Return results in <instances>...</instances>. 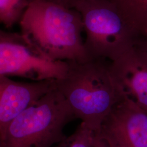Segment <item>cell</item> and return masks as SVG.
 <instances>
[{
    "label": "cell",
    "mask_w": 147,
    "mask_h": 147,
    "mask_svg": "<svg viewBox=\"0 0 147 147\" xmlns=\"http://www.w3.org/2000/svg\"><path fill=\"white\" fill-rule=\"evenodd\" d=\"M68 63L65 75L56 81V87L76 119L95 133L105 117L125 96L111 74L110 61L89 59Z\"/></svg>",
    "instance_id": "6da1fadb"
},
{
    "label": "cell",
    "mask_w": 147,
    "mask_h": 147,
    "mask_svg": "<svg viewBox=\"0 0 147 147\" xmlns=\"http://www.w3.org/2000/svg\"><path fill=\"white\" fill-rule=\"evenodd\" d=\"M19 24L21 34L44 57L53 61L89 59L82 37V18L76 9L31 2Z\"/></svg>",
    "instance_id": "7a4b0ae2"
},
{
    "label": "cell",
    "mask_w": 147,
    "mask_h": 147,
    "mask_svg": "<svg viewBox=\"0 0 147 147\" xmlns=\"http://www.w3.org/2000/svg\"><path fill=\"white\" fill-rule=\"evenodd\" d=\"M76 119L56 86L11 121L2 147H53L66 136L64 129Z\"/></svg>",
    "instance_id": "3957f363"
},
{
    "label": "cell",
    "mask_w": 147,
    "mask_h": 147,
    "mask_svg": "<svg viewBox=\"0 0 147 147\" xmlns=\"http://www.w3.org/2000/svg\"><path fill=\"white\" fill-rule=\"evenodd\" d=\"M75 9L82 18L89 59L113 61L140 38L109 0H82Z\"/></svg>",
    "instance_id": "277c9868"
},
{
    "label": "cell",
    "mask_w": 147,
    "mask_h": 147,
    "mask_svg": "<svg viewBox=\"0 0 147 147\" xmlns=\"http://www.w3.org/2000/svg\"><path fill=\"white\" fill-rule=\"evenodd\" d=\"M68 67L67 61H53L40 55L21 33L0 31V78L58 80L65 75Z\"/></svg>",
    "instance_id": "5b68a950"
},
{
    "label": "cell",
    "mask_w": 147,
    "mask_h": 147,
    "mask_svg": "<svg viewBox=\"0 0 147 147\" xmlns=\"http://www.w3.org/2000/svg\"><path fill=\"white\" fill-rule=\"evenodd\" d=\"M95 134L109 147H147V112L125 97L105 117Z\"/></svg>",
    "instance_id": "8992f818"
},
{
    "label": "cell",
    "mask_w": 147,
    "mask_h": 147,
    "mask_svg": "<svg viewBox=\"0 0 147 147\" xmlns=\"http://www.w3.org/2000/svg\"><path fill=\"white\" fill-rule=\"evenodd\" d=\"M110 70L125 97L147 112V50L138 40L111 61Z\"/></svg>",
    "instance_id": "52a82bcc"
},
{
    "label": "cell",
    "mask_w": 147,
    "mask_h": 147,
    "mask_svg": "<svg viewBox=\"0 0 147 147\" xmlns=\"http://www.w3.org/2000/svg\"><path fill=\"white\" fill-rule=\"evenodd\" d=\"M56 81L19 82L0 78V139L11 121L53 89Z\"/></svg>",
    "instance_id": "ba28073f"
},
{
    "label": "cell",
    "mask_w": 147,
    "mask_h": 147,
    "mask_svg": "<svg viewBox=\"0 0 147 147\" xmlns=\"http://www.w3.org/2000/svg\"><path fill=\"white\" fill-rule=\"evenodd\" d=\"M28 3L21 0H0V22L8 28L19 22Z\"/></svg>",
    "instance_id": "9c48e42d"
},
{
    "label": "cell",
    "mask_w": 147,
    "mask_h": 147,
    "mask_svg": "<svg viewBox=\"0 0 147 147\" xmlns=\"http://www.w3.org/2000/svg\"><path fill=\"white\" fill-rule=\"evenodd\" d=\"M95 132L81 123L73 134L53 147H93Z\"/></svg>",
    "instance_id": "30bf717a"
},
{
    "label": "cell",
    "mask_w": 147,
    "mask_h": 147,
    "mask_svg": "<svg viewBox=\"0 0 147 147\" xmlns=\"http://www.w3.org/2000/svg\"><path fill=\"white\" fill-rule=\"evenodd\" d=\"M82 0H29L30 3L34 1H41L50 2L61 5L70 9H75L76 5Z\"/></svg>",
    "instance_id": "8fae6325"
},
{
    "label": "cell",
    "mask_w": 147,
    "mask_h": 147,
    "mask_svg": "<svg viewBox=\"0 0 147 147\" xmlns=\"http://www.w3.org/2000/svg\"><path fill=\"white\" fill-rule=\"evenodd\" d=\"M93 147H109L102 139L98 136L95 133L94 139Z\"/></svg>",
    "instance_id": "7c38bea8"
},
{
    "label": "cell",
    "mask_w": 147,
    "mask_h": 147,
    "mask_svg": "<svg viewBox=\"0 0 147 147\" xmlns=\"http://www.w3.org/2000/svg\"><path fill=\"white\" fill-rule=\"evenodd\" d=\"M138 41L147 50V36L141 38L139 39Z\"/></svg>",
    "instance_id": "4fadbf2b"
},
{
    "label": "cell",
    "mask_w": 147,
    "mask_h": 147,
    "mask_svg": "<svg viewBox=\"0 0 147 147\" xmlns=\"http://www.w3.org/2000/svg\"><path fill=\"white\" fill-rule=\"evenodd\" d=\"M0 147H2V141L0 140Z\"/></svg>",
    "instance_id": "5bb4252c"
},
{
    "label": "cell",
    "mask_w": 147,
    "mask_h": 147,
    "mask_svg": "<svg viewBox=\"0 0 147 147\" xmlns=\"http://www.w3.org/2000/svg\"><path fill=\"white\" fill-rule=\"evenodd\" d=\"M1 31V30H0V31Z\"/></svg>",
    "instance_id": "9a60e30c"
}]
</instances>
